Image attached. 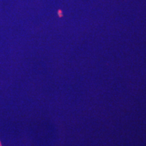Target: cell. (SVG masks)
<instances>
[{"label":"cell","instance_id":"obj_1","mask_svg":"<svg viewBox=\"0 0 146 146\" xmlns=\"http://www.w3.org/2000/svg\"><path fill=\"white\" fill-rule=\"evenodd\" d=\"M0 146H1V143H0Z\"/></svg>","mask_w":146,"mask_h":146}]
</instances>
